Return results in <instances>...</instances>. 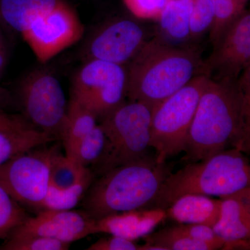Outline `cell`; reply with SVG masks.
Returning a JSON list of instances; mask_svg holds the SVG:
<instances>
[{
    "instance_id": "obj_1",
    "label": "cell",
    "mask_w": 250,
    "mask_h": 250,
    "mask_svg": "<svg viewBox=\"0 0 250 250\" xmlns=\"http://www.w3.org/2000/svg\"><path fill=\"white\" fill-rule=\"evenodd\" d=\"M250 70L237 80L209 79L189 130L184 162L205 160L229 147L250 153Z\"/></svg>"
},
{
    "instance_id": "obj_2",
    "label": "cell",
    "mask_w": 250,
    "mask_h": 250,
    "mask_svg": "<svg viewBox=\"0 0 250 250\" xmlns=\"http://www.w3.org/2000/svg\"><path fill=\"white\" fill-rule=\"evenodd\" d=\"M126 68V98L153 108L204 74L203 60L197 49L172 45L158 38L146 41Z\"/></svg>"
},
{
    "instance_id": "obj_3",
    "label": "cell",
    "mask_w": 250,
    "mask_h": 250,
    "mask_svg": "<svg viewBox=\"0 0 250 250\" xmlns=\"http://www.w3.org/2000/svg\"><path fill=\"white\" fill-rule=\"evenodd\" d=\"M173 166L149 154L113 167L94 179L82 200V210L97 220L119 212L149 209Z\"/></svg>"
},
{
    "instance_id": "obj_4",
    "label": "cell",
    "mask_w": 250,
    "mask_h": 250,
    "mask_svg": "<svg viewBox=\"0 0 250 250\" xmlns=\"http://www.w3.org/2000/svg\"><path fill=\"white\" fill-rule=\"evenodd\" d=\"M187 164L166 179L149 209L166 210L188 194L221 197L250 187L249 160L239 149L229 148Z\"/></svg>"
},
{
    "instance_id": "obj_5",
    "label": "cell",
    "mask_w": 250,
    "mask_h": 250,
    "mask_svg": "<svg viewBox=\"0 0 250 250\" xmlns=\"http://www.w3.org/2000/svg\"><path fill=\"white\" fill-rule=\"evenodd\" d=\"M152 111L146 104L129 100L100 118L108 145L103 160L92 170L95 177L149 154Z\"/></svg>"
},
{
    "instance_id": "obj_6",
    "label": "cell",
    "mask_w": 250,
    "mask_h": 250,
    "mask_svg": "<svg viewBox=\"0 0 250 250\" xmlns=\"http://www.w3.org/2000/svg\"><path fill=\"white\" fill-rule=\"evenodd\" d=\"M209 79L205 74L197 75L153 108L150 147L159 162L185 152L189 130Z\"/></svg>"
},
{
    "instance_id": "obj_7",
    "label": "cell",
    "mask_w": 250,
    "mask_h": 250,
    "mask_svg": "<svg viewBox=\"0 0 250 250\" xmlns=\"http://www.w3.org/2000/svg\"><path fill=\"white\" fill-rule=\"evenodd\" d=\"M19 94L29 123L55 141H62L67 104L58 79L45 70H34L22 81Z\"/></svg>"
},
{
    "instance_id": "obj_8",
    "label": "cell",
    "mask_w": 250,
    "mask_h": 250,
    "mask_svg": "<svg viewBox=\"0 0 250 250\" xmlns=\"http://www.w3.org/2000/svg\"><path fill=\"white\" fill-rule=\"evenodd\" d=\"M126 82L124 65L88 60L74 78L71 98L93 111L100 120L124 103Z\"/></svg>"
},
{
    "instance_id": "obj_9",
    "label": "cell",
    "mask_w": 250,
    "mask_h": 250,
    "mask_svg": "<svg viewBox=\"0 0 250 250\" xmlns=\"http://www.w3.org/2000/svg\"><path fill=\"white\" fill-rule=\"evenodd\" d=\"M39 147L18 154L0 166V185L18 203L42 208L49 188L52 156L59 146Z\"/></svg>"
},
{
    "instance_id": "obj_10",
    "label": "cell",
    "mask_w": 250,
    "mask_h": 250,
    "mask_svg": "<svg viewBox=\"0 0 250 250\" xmlns=\"http://www.w3.org/2000/svg\"><path fill=\"white\" fill-rule=\"evenodd\" d=\"M84 27L71 6L61 0L22 32L24 41L41 62H46L82 39Z\"/></svg>"
},
{
    "instance_id": "obj_11",
    "label": "cell",
    "mask_w": 250,
    "mask_h": 250,
    "mask_svg": "<svg viewBox=\"0 0 250 250\" xmlns=\"http://www.w3.org/2000/svg\"><path fill=\"white\" fill-rule=\"evenodd\" d=\"M203 72L215 80H237L250 67V14L244 11L213 45Z\"/></svg>"
},
{
    "instance_id": "obj_12",
    "label": "cell",
    "mask_w": 250,
    "mask_h": 250,
    "mask_svg": "<svg viewBox=\"0 0 250 250\" xmlns=\"http://www.w3.org/2000/svg\"><path fill=\"white\" fill-rule=\"evenodd\" d=\"M141 25L128 19L117 20L97 31L86 45L88 60L127 65L146 43Z\"/></svg>"
},
{
    "instance_id": "obj_13",
    "label": "cell",
    "mask_w": 250,
    "mask_h": 250,
    "mask_svg": "<svg viewBox=\"0 0 250 250\" xmlns=\"http://www.w3.org/2000/svg\"><path fill=\"white\" fill-rule=\"evenodd\" d=\"M94 233L95 220L83 210L42 209L28 217L8 238L39 236L71 244Z\"/></svg>"
},
{
    "instance_id": "obj_14",
    "label": "cell",
    "mask_w": 250,
    "mask_h": 250,
    "mask_svg": "<svg viewBox=\"0 0 250 250\" xmlns=\"http://www.w3.org/2000/svg\"><path fill=\"white\" fill-rule=\"evenodd\" d=\"M166 218V210L157 208L119 212L95 220V233H108L136 241L152 233Z\"/></svg>"
},
{
    "instance_id": "obj_15",
    "label": "cell",
    "mask_w": 250,
    "mask_h": 250,
    "mask_svg": "<svg viewBox=\"0 0 250 250\" xmlns=\"http://www.w3.org/2000/svg\"><path fill=\"white\" fill-rule=\"evenodd\" d=\"M220 198L221 213L213 231L225 242L250 240V188Z\"/></svg>"
},
{
    "instance_id": "obj_16",
    "label": "cell",
    "mask_w": 250,
    "mask_h": 250,
    "mask_svg": "<svg viewBox=\"0 0 250 250\" xmlns=\"http://www.w3.org/2000/svg\"><path fill=\"white\" fill-rule=\"evenodd\" d=\"M221 199L188 194L177 199L166 209L167 218L178 223L200 224L213 226L220 219Z\"/></svg>"
},
{
    "instance_id": "obj_17",
    "label": "cell",
    "mask_w": 250,
    "mask_h": 250,
    "mask_svg": "<svg viewBox=\"0 0 250 250\" xmlns=\"http://www.w3.org/2000/svg\"><path fill=\"white\" fill-rule=\"evenodd\" d=\"M61 0H0V27L22 34Z\"/></svg>"
},
{
    "instance_id": "obj_18",
    "label": "cell",
    "mask_w": 250,
    "mask_h": 250,
    "mask_svg": "<svg viewBox=\"0 0 250 250\" xmlns=\"http://www.w3.org/2000/svg\"><path fill=\"white\" fill-rule=\"evenodd\" d=\"M193 0H169L158 18L160 40L179 45L190 41V22Z\"/></svg>"
},
{
    "instance_id": "obj_19",
    "label": "cell",
    "mask_w": 250,
    "mask_h": 250,
    "mask_svg": "<svg viewBox=\"0 0 250 250\" xmlns=\"http://www.w3.org/2000/svg\"><path fill=\"white\" fill-rule=\"evenodd\" d=\"M108 141L100 125L71 147L65 149V156L79 166L93 170L103 160Z\"/></svg>"
},
{
    "instance_id": "obj_20",
    "label": "cell",
    "mask_w": 250,
    "mask_h": 250,
    "mask_svg": "<svg viewBox=\"0 0 250 250\" xmlns=\"http://www.w3.org/2000/svg\"><path fill=\"white\" fill-rule=\"evenodd\" d=\"M53 141L55 140L35 128L21 131L0 130V166L18 154Z\"/></svg>"
},
{
    "instance_id": "obj_21",
    "label": "cell",
    "mask_w": 250,
    "mask_h": 250,
    "mask_svg": "<svg viewBox=\"0 0 250 250\" xmlns=\"http://www.w3.org/2000/svg\"><path fill=\"white\" fill-rule=\"evenodd\" d=\"M95 178L93 171L88 169L80 180L71 187L60 189L49 184L42 209L72 210L82 201Z\"/></svg>"
},
{
    "instance_id": "obj_22",
    "label": "cell",
    "mask_w": 250,
    "mask_h": 250,
    "mask_svg": "<svg viewBox=\"0 0 250 250\" xmlns=\"http://www.w3.org/2000/svg\"><path fill=\"white\" fill-rule=\"evenodd\" d=\"M98 120L93 111L70 99L67 104L66 129L62 141L65 149L90 132L98 125Z\"/></svg>"
},
{
    "instance_id": "obj_23",
    "label": "cell",
    "mask_w": 250,
    "mask_h": 250,
    "mask_svg": "<svg viewBox=\"0 0 250 250\" xmlns=\"http://www.w3.org/2000/svg\"><path fill=\"white\" fill-rule=\"evenodd\" d=\"M146 243L159 247L162 250H216V247L209 243L195 241L176 232L170 227L150 233L145 236Z\"/></svg>"
},
{
    "instance_id": "obj_24",
    "label": "cell",
    "mask_w": 250,
    "mask_h": 250,
    "mask_svg": "<svg viewBox=\"0 0 250 250\" xmlns=\"http://www.w3.org/2000/svg\"><path fill=\"white\" fill-rule=\"evenodd\" d=\"M89 168L80 167L65 155H62L59 149L52 156L49 172V184L57 188H67L80 180Z\"/></svg>"
},
{
    "instance_id": "obj_25",
    "label": "cell",
    "mask_w": 250,
    "mask_h": 250,
    "mask_svg": "<svg viewBox=\"0 0 250 250\" xmlns=\"http://www.w3.org/2000/svg\"><path fill=\"white\" fill-rule=\"evenodd\" d=\"M28 217L21 205L0 185V239H7Z\"/></svg>"
},
{
    "instance_id": "obj_26",
    "label": "cell",
    "mask_w": 250,
    "mask_h": 250,
    "mask_svg": "<svg viewBox=\"0 0 250 250\" xmlns=\"http://www.w3.org/2000/svg\"><path fill=\"white\" fill-rule=\"evenodd\" d=\"M214 10V21L210 32V41L214 45L225 31L245 11L238 0H210Z\"/></svg>"
},
{
    "instance_id": "obj_27",
    "label": "cell",
    "mask_w": 250,
    "mask_h": 250,
    "mask_svg": "<svg viewBox=\"0 0 250 250\" xmlns=\"http://www.w3.org/2000/svg\"><path fill=\"white\" fill-rule=\"evenodd\" d=\"M214 21V10L210 0H193L190 16V41L201 39L210 31Z\"/></svg>"
},
{
    "instance_id": "obj_28",
    "label": "cell",
    "mask_w": 250,
    "mask_h": 250,
    "mask_svg": "<svg viewBox=\"0 0 250 250\" xmlns=\"http://www.w3.org/2000/svg\"><path fill=\"white\" fill-rule=\"evenodd\" d=\"M70 243L47 238L32 236L18 238H8L0 249L6 250H67Z\"/></svg>"
},
{
    "instance_id": "obj_29",
    "label": "cell",
    "mask_w": 250,
    "mask_h": 250,
    "mask_svg": "<svg viewBox=\"0 0 250 250\" xmlns=\"http://www.w3.org/2000/svg\"><path fill=\"white\" fill-rule=\"evenodd\" d=\"M176 232L195 240L205 242L216 247L218 250H222L225 241L219 237L211 227L200 224L179 223L178 225L170 227Z\"/></svg>"
},
{
    "instance_id": "obj_30",
    "label": "cell",
    "mask_w": 250,
    "mask_h": 250,
    "mask_svg": "<svg viewBox=\"0 0 250 250\" xmlns=\"http://www.w3.org/2000/svg\"><path fill=\"white\" fill-rule=\"evenodd\" d=\"M128 9L136 17L157 20L169 0H124Z\"/></svg>"
},
{
    "instance_id": "obj_31",
    "label": "cell",
    "mask_w": 250,
    "mask_h": 250,
    "mask_svg": "<svg viewBox=\"0 0 250 250\" xmlns=\"http://www.w3.org/2000/svg\"><path fill=\"white\" fill-rule=\"evenodd\" d=\"M141 246L135 241L121 236L103 238L90 245L87 250H141Z\"/></svg>"
},
{
    "instance_id": "obj_32",
    "label": "cell",
    "mask_w": 250,
    "mask_h": 250,
    "mask_svg": "<svg viewBox=\"0 0 250 250\" xmlns=\"http://www.w3.org/2000/svg\"><path fill=\"white\" fill-rule=\"evenodd\" d=\"M34 128L35 127L30 123H28L21 117L9 114L0 109V130L21 131Z\"/></svg>"
},
{
    "instance_id": "obj_33",
    "label": "cell",
    "mask_w": 250,
    "mask_h": 250,
    "mask_svg": "<svg viewBox=\"0 0 250 250\" xmlns=\"http://www.w3.org/2000/svg\"><path fill=\"white\" fill-rule=\"evenodd\" d=\"M8 59V50L6 42L0 44V78L2 75Z\"/></svg>"
},
{
    "instance_id": "obj_34",
    "label": "cell",
    "mask_w": 250,
    "mask_h": 250,
    "mask_svg": "<svg viewBox=\"0 0 250 250\" xmlns=\"http://www.w3.org/2000/svg\"><path fill=\"white\" fill-rule=\"evenodd\" d=\"M238 1L241 2V4L243 5V6H246L247 1H248V0H238Z\"/></svg>"
}]
</instances>
